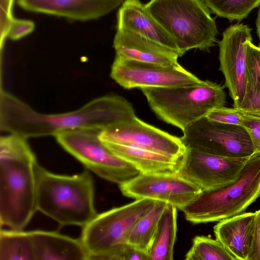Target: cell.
Instances as JSON below:
<instances>
[{
  "mask_svg": "<svg viewBox=\"0 0 260 260\" xmlns=\"http://www.w3.org/2000/svg\"><path fill=\"white\" fill-rule=\"evenodd\" d=\"M256 33L259 39V46L260 47V7L257 12V17L256 19Z\"/></svg>",
  "mask_w": 260,
  "mask_h": 260,
  "instance_id": "obj_33",
  "label": "cell"
},
{
  "mask_svg": "<svg viewBox=\"0 0 260 260\" xmlns=\"http://www.w3.org/2000/svg\"><path fill=\"white\" fill-rule=\"evenodd\" d=\"M0 260H36L31 231H0Z\"/></svg>",
  "mask_w": 260,
  "mask_h": 260,
  "instance_id": "obj_23",
  "label": "cell"
},
{
  "mask_svg": "<svg viewBox=\"0 0 260 260\" xmlns=\"http://www.w3.org/2000/svg\"><path fill=\"white\" fill-rule=\"evenodd\" d=\"M255 212L256 217L253 242L248 260H260V210Z\"/></svg>",
  "mask_w": 260,
  "mask_h": 260,
  "instance_id": "obj_32",
  "label": "cell"
},
{
  "mask_svg": "<svg viewBox=\"0 0 260 260\" xmlns=\"http://www.w3.org/2000/svg\"><path fill=\"white\" fill-rule=\"evenodd\" d=\"M104 142L147 149L174 158L184 157L187 147L180 138L150 125L137 116L102 130Z\"/></svg>",
  "mask_w": 260,
  "mask_h": 260,
  "instance_id": "obj_11",
  "label": "cell"
},
{
  "mask_svg": "<svg viewBox=\"0 0 260 260\" xmlns=\"http://www.w3.org/2000/svg\"><path fill=\"white\" fill-rule=\"evenodd\" d=\"M14 0H0V45L1 49L9 36L11 26L14 19L12 6Z\"/></svg>",
  "mask_w": 260,
  "mask_h": 260,
  "instance_id": "obj_28",
  "label": "cell"
},
{
  "mask_svg": "<svg viewBox=\"0 0 260 260\" xmlns=\"http://www.w3.org/2000/svg\"><path fill=\"white\" fill-rule=\"evenodd\" d=\"M102 130L78 128L56 135L58 143L87 169L101 178L120 185L141 172L114 154L99 137Z\"/></svg>",
  "mask_w": 260,
  "mask_h": 260,
  "instance_id": "obj_8",
  "label": "cell"
},
{
  "mask_svg": "<svg viewBox=\"0 0 260 260\" xmlns=\"http://www.w3.org/2000/svg\"><path fill=\"white\" fill-rule=\"evenodd\" d=\"M116 56L138 61L171 66L178 62L174 51L138 34L116 28L113 40Z\"/></svg>",
  "mask_w": 260,
  "mask_h": 260,
  "instance_id": "obj_16",
  "label": "cell"
},
{
  "mask_svg": "<svg viewBox=\"0 0 260 260\" xmlns=\"http://www.w3.org/2000/svg\"><path fill=\"white\" fill-rule=\"evenodd\" d=\"M36 260H87L89 255L81 239L54 232L31 231Z\"/></svg>",
  "mask_w": 260,
  "mask_h": 260,
  "instance_id": "obj_19",
  "label": "cell"
},
{
  "mask_svg": "<svg viewBox=\"0 0 260 260\" xmlns=\"http://www.w3.org/2000/svg\"><path fill=\"white\" fill-rule=\"evenodd\" d=\"M156 201L140 199L97 214L83 227L81 240L89 259H110L112 252L126 243L137 221L150 211Z\"/></svg>",
  "mask_w": 260,
  "mask_h": 260,
  "instance_id": "obj_7",
  "label": "cell"
},
{
  "mask_svg": "<svg viewBox=\"0 0 260 260\" xmlns=\"http://www.w3.org/2000/svg\"><path fill=\"white\" fill-rule=\"evenodd\" d=\"M36 174L37 210L61 225L84 227L97 215L93 182L88 172L58 175L37 164Z\"/></svg>",
  "mask_w": 260,
  "mask_h": 260,
  "instance_id": "obj_3",
  "label": "cell"
},
{
  "mask_svg": "<svg viewBox=\"0 0 260 260\" xmlns=\"http://www.w3.org/2000/svg\"><path fill=\"white\" fill-rule=\"evenodd\" d=\"M123 194L135 199H148L171 204L182 210L202 191L179 174L140 173L119 185Z\"/></svg>",
  "mask_w": 260,
  "mask_h": 260,
  "instance_id": "obj_13",
  "label": "cell"
},
{
  "mask_svg": "<svg viewBox=\"0 0 260 260\" xmlns=\"http://www.w3.org/2000/svg\"><path fill=\"white\" fill-rule=\"evenodd\" d=\"M209 80L188 86L148 87L141 90L156 115L183 133L212 110L224 106L225 93Z\"/></svg>",
  "mask_w": 260,
  "mask_h": 260,
  "instance_id": "obj_5",
  "label": "cell"
},
{
  "mask_svg": "<svg viewBox=\"0 0 260 260\" xmlns=\"http://www.w3.org/2000/svg\"><path fill=\"white\" fill-rule=\"evenodd\" d=\"M255 217V212H242L220 220L214 227L216 239L235 259L248 260Z\"/></svg>",
  "mask_w": 260,
  "mask_h": 260,
  "instance_id": "obj_18",
  "label": "cell"
},
{
  "mask_svg": "<svg viewBox=\"0 0 260 260\" xmlns=\"http://www.w3.org/2000/svg\"><path fill=\"white\" fill-rule=\"evenodd\" d=\"M177 208L167 205L160 217L149 260H172L177 233Z\"/></svg>",
  "mask_w": 260,
  "mask_h": 260,
  "instance_id": "obj_21",
  "label": "cell"
},
{
  "mask_svg": "<svg viewBox=\"0 0 260 260\" xmlns=\"http://www.w3.org/2000/svg\"><path fill=\"white\" fill-rule=\"evenodd\" d=\"M145 7L173 40L179 56L215 46L218 32L204 0H150Z\"/></svg>",
  "mask_w": 260,
  "mask_h": 260,
  "instance_id": "obj_4",
  "label": "cell"
},
{
  "mask_svg": "<svg viewBox=\"0 0 260 260\" xmlns=\"http://www.w3.org/2000/svg\"><path fill=\"white\" fill-rule=\"evenodd\" d=\"M124 0H18L22 9L31 12L81 21L99 19L120 6Z\"/></svg>",
  "mask_w": 260,
  "mask_h": 260,
  "instance_id": "obj_15",
  "label": "cell"
},
{
  "mask_svg": "<svg viewBox=\"0 0 260 260\" xmlns=\"http://www.w3.org/2000/svg\"><path fill=\"white\" fill-rule=\"evenodd\" d=\"M103 142L114 154L133 165L141 173L179 174L182 167L184 156L174 158L138 147Z\"/></svg>",
  "mask_w": 260,
  "mask_h": 260,
  "instance_id": "obj_20",
  "label": "cell"
},
{
  "mask_svg": "<svg viewBox=\"0 0 260 260\" xmlns=\"http://www.w3.org/2000/svg\"><path fill=\"white\" fill-rule=\"evenodd\" d=\"M34 28L32 21L14 18L8 37L12 40H17L31 33Z\"/></svg>",
  "mask_w": 260,
  "mask_h": 260,
  "instance_id": "obj_31",
  "label": "cell"
},
{
  "mask_svg": "<svg viewBox=\"0 0 260 260\" xmlns=\"http://www.w3.org/2000/svg\"><path fill=\"white\" fill-rule=\"evenodd\" d=\"M259 196L260 153H257L248 160L236 182L202 190L181 210L193 223L219 221L243 212Z\"/></svg>",
  "mask_w": 260,
  "mask_h": 260,
  "instance_id": "obj_6",
  "label": "cell"
},
{
  "mask_svg": "<svg viewBox=\"0 0 260 260\" xmlns=\"http://www.w3.org/2000/svg\"><path fill=\"white\" fill-rule=\"evenodd\" d=\"M210 11L230 21H241L260 6V0H204Z\"/></svg>",
  "mask_w": 260,
  "mask_h": 260,
  "instance_id": "obj_24",
  "label": "cell"
},
{
  "mask_svg": "<svg viewBox=\"0 0 260 260\" xmlns=\"http://www.w3.org/2000/svg\"><path fill=\"white\" fill-rule=\"evenodd\" d=\"M167 204L165 202L156 201L151 210L143 216L135 225L127 243L149 255L160 217Z\"/></svg>",
  "mask_w": 260,
  "mask_h": 260,
  "instance_id": "obj_22",
  "label": "cell"
},
{
  "mask_svg": "<svg viewBox=\"0 0 260 260\" xmlns=\"http://www.w3.org/2000/svg\"><path fill=\"white\" fill-rule=\"evenodd\" d=\"M244 116V114L236 108L222 106L212 110L206 117L214 121L242 125Z\"/></svg>",
  "mask_w": 260,
  "mask_h": 260,
  "instance_id": "obj_27",
  "label": "cell"
},
{
  "mask_svg": "<svg viewBox=\"0 0 260 260\" xmlns=\"http://www.w3.org/2000/svg\"><path fill=\"white\" fill-rule=\"evenodd\" d=\"M116 28L138 34L179 54L178 48L171 36L140 0H124L117 12Z\"/></svg>",
  "mask_w": 260,
  "mask_h": 260,
  "instance_id": "obj_17",
  "label": "cell"
},
{
  "mask_svg": "<svg viewBox=\"0 0 260 260\" xmlns=\"http://www.w3.org/2000/svg\"><path fill=\"white\" fill-rule=\"evenodd\" d=\"M180 137L188 148L229 158L250 157L257 153L250 136L242 125L203 117L189 126Z\"/></svg>",
  "mask_w": 260,
  "mask_h": 260,
  "instance_id": "obj_9",
  "label": "cell"
},
{
  "mask_svg": "<svg viewBox=\"0 0 260 260\" xmlns=\"http://www.w3.org/2000/svg\"><path fill=\"white\" fill-rule=\"evenodd\" d=\"M236 109L243 114L260 117V92L246 88L244 99Z\"/></svg>",
  "mask_w": 260,
  "mask_h": 260,
  "instance_id": "obj_29",
  "label": "cell"
},
{
  "mask_svg": "<svg viewBox=\"0 0 260 260\" xmlns=\"http://www.w3.org/2000/svg\"><path fill=\"white\" fill-rule=\"evenodd\" d=\"M110 76L125 89L194 85L203 81L179 63L164 66L115 57Z\"/></svg>",
  "mask_w": 260,
  "mask_h": 260,
  "instance_id": "obj_10",
  "label": "cell"
},
{
  "mask_svg": "<svg viewBox=\"0 0 260 260\" xmlns=\"http://www.w3.org/2000/svg\"><path fill=\"white\" fill-rule=\"evenodd\" d=\"M186 260H235L217 239L197 236L185 255Z\"/></svg>",
  "mask_w": 260,
  "mask_h": 260,
  "instance_id": "obj_25",
  "label": "cell"
},
{
  "mask_svg": "<svg viewBox=\"0 0 260 260\" xmlns=\"http://www.w3.org/2000/svg\"><path fill=\"white\" fill-rule=\"evenodd\" d=\"M252 29L237 23L227 27L218 42L219 70L224 75V86L233 101V107L241 105L246 91L245 61L246 47L252 42Z\"/></svg>",
  "mask_w": 260,
  "mask_h": 260,
  "instance_id": "obj_14",
  "label": "cell"
},
{
  "mask_svg": "<svg viewBox=\"0 0 260 260\" xmlns=\"http://www.w3.org/2000/svg\"><path fill=\"white\" fill-rule=\"evenodd\" d=\"M245 79L246 89L260 92V47L252 42L246 47Z\"/></svg>",
  "mask_w": 260,
  "mask_h": 260,
  "instance_id": "obj_26",
  "label": "cell"
},
{
  "mask_svg": "<svg viewBox=\"0 0 260 260\" xmlns=\"http://www.w3.org/2000/svg\"><path fill=\"white\" fill-rule=\"evenodd\" d=\"M250 157H224L187 148L179 175L202 190H215L236 182Z\"/></svg>",
  "mask_w": 260,
  "mask_h": 260,
  "instance_id": "obj_12",
  "label": "cell"
},
{
  "mask_svg": "<svg viewBox=\"0 0 260 260\" xmlns=\"http://www.w3.org/2000/svg\"><path fill=\"white\" fill-rule=\"evenodd\" d=\"M136 116L132 104L114 95L100 96L78 110L59 114L40 113L14 95L1 89L0 129L26 139L55 136L78 128L103 130Z\"/></svg>",
  "mask_w": 260,
  "mask_h": 260,
  "instance_id": "obj_1",
  "label": "cell"
},
{
  "mask_svg": "<svg viewBox=\"0 0 260 260\" xmlns=\"http://www.w3.org/2000/svg\"><path fill=\"white\" fill-rule=\"evenodd\" d=\"M242 125L248 133L256 152L260 153V117L244 114Z\"/></svg>",
  "mask_w": 260,
  "mask_h": 260,
  "instance_id": "obj_30",
  "label": "cell"
},
{
  "mask_svg": "<svg viewBox=\"0 0 260 260\" xmlns=\"http://www.w3.org/2000/svg\"><path fill=\"white\" fill-rule=\"evenodd\" d=\"M26 138L10 134L0 138V222L22 230L37 210L38 164Z\"/></svg>",
  "mask_w": 260,
  "mask_h": 260,
  "instance_id": "obj_2",
  "label": "cell"
}]
</instances>
